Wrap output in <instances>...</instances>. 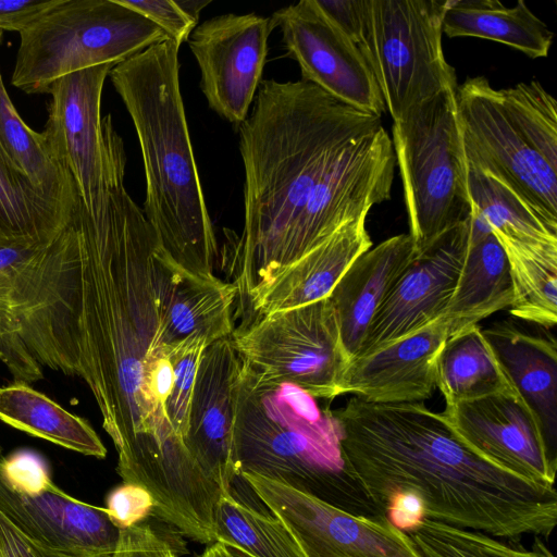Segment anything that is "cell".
<instances>
[{
	"label": "cell",
	"mask_w": 557,
	"mask_h": 557,
	"mask_svg": "<svg viewBox=\"0 0 557 557\" xmlns=\"http://www.w3.org/2000/svg\"><path fill=\"white\" fill-rule=\"evenodd\" d=\"M123 182L100 218L79 201L45 246L26 304L8 311L34 360L87 384L117 467L185 445L165 411L173 370L160 342L159 246Z\"/></svg>",
	"instance_id": "1"
},
{
	"label": "cell",
	"mask_w": 557,
	"mask_h": 557,
	"mask_svg": "<svg viewBox=\"0 0 557 557\" xmlns=\"http://www.w3.org/2000/svg\"><path fill=\"white\" fill-rule=\"evenodd\" d=\"M238 133L244 230L228 231L226 255L250 306L286 269L389 199L396 158L381 117L302 79L261 81Z\"/></svg>",
	"instance_id": "2"
},
{
	"label": "cell",
	"mask_w": 557,
	"mask_h": 557,
	"mask_svg": "<svg viewBox=\"0 0 557 557\" xmlns=\"http://www.w3.org/2000/svg\"><path fill=\"white\" fill-rule=\"evenodd\" d=\"M348 470L384 515L395 493H413L425 518L494 537L549 535L555 485L522 479L484 460L423 403L373 404L356 396L332 410ZM385 516V515H384Z\"/></svg>",
	"instance_id": "3"
},
{
	"label": "cell",
	"mask_w": 557,
	"mask_h": 557,
	"mask_svg": "<svg viewBox=\"0 0 557 557\" xmlns=\"http://www.w3.org/2000/svg\"><path fill=\"white\" fill-rule=\"evenodd\" d=\"M180 46L171 39L150 46L109 76L138 137L146 177L141 211L159 252L182 270L213 275L218 246L181 94Z\"/></svg>",
	"instance_id": "4"
},
{
	"label": "cell",
	"mask_w": 557,
	"mask_h": 557,
	"mask_svg": "<svg viewBox=\"0 0 557 557\" xmlns=\"http://www.w3.org/2000/svg\"><path fill=\"white\" fill-rule=\"evenodd\" d=\"M341 441L332 410L302 388L265 381L242 363L232 434L236 478L259 475L352 515L384 516L350 474Z\"/></svg>",
	"instance_id": "5"
},
{
	"label": "cell",
	"mask_w": 557,
	"mask_h": 557,
	"mask_svg": "<svg viewBox=\"0 0 557 557\" xmlns=\"http://www.w3.org/2000/svg\"><path fill=\"white\" fill-rule=\"evenodd\" d=\"M456 89L443 90L393 121L391 139L417 253L472 213Z\"/></svg>",
	"instance_id": "6"
},
{
	"label": "cell",
	"mask_w": 557,
	"mask_h": 557,
	"mask_svg": "<svg viewBox=\"0 0 557 557\" xmlns=\"http://www.w3.org/2000/svg\"><path fill=\"white\" fill-rule=\"evenodd\" d=\"M18 34L11 83L26 94H48L65 75L116 65L170 39L117 0H57Z\"/></svg>",
	"instance_id": "7"
},
{
	"label": "cell",
	"mask_w": 557,
	"mask_h": 557,
	"mask_svg": "<svg viewBox=\"0 0 557 557\" xmlns=\"http://www.w3.org/2000/svg\"><path fill=\"white\" fill-rule=\"evenodd\" d=\"M446 2L366 0V28L359 49L393 121L458 86L442 45Z\"/></svg>",
	"instance_id": "8"
},
{
	"label": "cell",
	"mask_w": 557,
	"mask_h": 557,
	"mask_svg": "<svg viewBox=\"0 0 557 557\" xmlns=\"http://www.w3.org/2000/svg\"><path fill=\"white\" fill-rule=\"evenodd\" d=\"M230 338L242 363L261 379L294 384L314 398L339 396L349 361L329 297L258 315Z\"/></svg>",
	"instance_id": "9"
},
{
	"label": "cell",
	"mask_w": 557,
	"mask_h": 557,
	"mask_svg": "<svg viewBox=\"0 0 557 557\" xmlns=\"http://www.w3.org/2000/svg\"><path fill=\"white\" fill-rule=\"evenodd\" d=\"M0 511L30 540L69 557H111L121 536L106 508L64 493L27 450L0 458Z\"/></svg>",
	"instance_id": "10"
},
{
	"label": "cell",
	"mask_w": 557,
	"mask_h": 557,
	"mask_svg": "<svg viewBox=\"0 0 557 557\" xmlns=\"http://www.w3.org/2000/svg\"><path fill=\"white\" fill-rule=\"evenodd\" d=\"M467 168L492 176L557 228V168L523 137L487 78H467L456 89Z\"/></svg>",
	"instance_id": "11"
},
{
	"label": "cell",
	"mask_w": 557,
	"mask_h": 557,
	"mask_svg": "<svg viewBox=\"0 0 557 557\" xmlns=\"http://www.w3.org/2000/svg\"><path fill=\"white\" fill-rule=\"evenodd\" d=\"M113 64L74 72L49 88L48 120L41 132L52 157L66 170L86 212L94 219L108 207L112 153L119 138L111 115L101 117L103 85Z\"/></svg>",
	"instance_id": "12"
},
{
	"label": "cell",
	"mask_w": 557,
	"mask_h": 557,
	"mask_svg": "<svg viewBox=\"0 0 557 557\" xmlns=\"http://www.w3.org/2000/svg\"><path fill=\"white\" fill-rule=\"evenodd\" d=\"M239 478L287 527L305 557H420L409 536L384 516L352 515L259 475Z\"/></svg>",
	"instance_id": "13"
},
{
	"label": "cell",
	"mask_w": 557,
	"mask_h": 557,
	"mask_svg": "<svg viewBox=\"0 0 557 557\" xmlns=\"http://www.w3.org/2000/svg\"><path fill=\"white\" fill-rule=\"evenodd\" d=\"M271 20L281 30L287 54L299 65L302 81L356 110L382 117L386 108L360 49L314 0L284 7Z\"/></svg>",
	"instance_id": "14"
},
{
	"label": "cell",
	"mask_w": 557,
	"mask_h": 557,
	"mask_svg": "<svg viewBox=\"0 0 557 557\" xmlns=\"http://www.w3.org/2000/svg\"><path fill=\"white\" fill-rule=\"evenodd\" d=\"M273 27L271 17L228 13L207 20L188 38L209 107L238 126L261 83Z\"/></svg>",
	"instance_id": "15"
},
{
	"label": "cell",
	"mask_w": 557,
	"mask_h": 557,
	"mask_svg": "<svg viewBox=\"0 0 557 557\" xmlns=\"http://www.w3.org/2000/svg\"><path fill=\"white\" fill-rule=\"evenodd\" d=\"M442 413L457 437L484 460L522 479L555 485L557 453L513 387L446 406Z\"/></svg>",
	"instance_id": "16"
},
{
	"label": "cell",
	"mask_w": 557,
	"mask_h": 557,
	"mask_svg": "<svg viewBox=\"0 0 557 557\" xmlns=\"http://www.w3.org/2000/svg\"><path fill=\"white\" fill-rule=\"evenodd\" d=\"M469 233L470 218L416 255L374 315L356 357L410 336L445 317Z\"/></svg>",
	"instance_id": "17"
},
{
	"label": "cell",
	"mask_w": 557,
	"mask_h": 557,
	"mask_svg": "<svg viewBox=\"0 0 557 557\" xmlns=\"http://www.w3.org/2000/svg\"><path fill=\"white\" fill-rule=\"evenodd\" d=\"M230 337L203 350L183 435L189 454L223 492L237 479L232 465V434L242 360Z\"/></svg>",
	"instance_id": "18"
},
{
	"label": "cell",
	"mask_w": 557,
	"mask_h": 557,
	"mask_svg": "<svg viewBox=\"0 0 557 557\" xmlns=\"http://www.w3.org/2000/svg\"><path fill=\"white\" fill-rule=\"evenodd\" d=\"M449 337L445 317L417 333L351 359L339 396L373 404L423 403L436 388V364Z\"/></svg>",
	"instance_id": "19"
},
{
	"label": "cell",
	"mask_w": 557,
	"mask_h": 557,
	"mask_svg": "<svg viewBox=\"0 0 557 557\" xmlns=\"http://www.w3.org/2000/svg\"><path fill=\"white\" fill-rule=\"evenodd\" d=\"M160 342L168 350L198 337L207 345L234 332L232 310L237 288L213 275L180 269L157 251Z\"/></svg>",
	"instance_id": "20"
},
{
	"label": "cell",
	"mask_w": 557,
	"mask_h": 557,
	"mask_svg": "<svg viewBox=\"0 0 557 557\" xmlns=\"http://www.w3.org/2000/svg\"><path fill=\"white\" fill-rule=\"evenodd\" d=\"M416 255L409 234L389 237L360 255L331 292L348 361L359 354L374 315Z\"/></svg>",
	"instance_id": "21"
},
{
	"label": "cell",
	"mask_w": 557,
	"mask_h": 557,
	"mask_svg": "<svg viewBox=\"0 0 557 557\" xmlns=\"http://www.w3.org/2000/svg\"><path fill=\"white\" fill-rule=\"evenodd\" d=\"M510 384L535 416L548 446L557 453V349L550 334L541 335L513 319L482 329Z\"/></svg>",
	"instance_id": "22"
},
{
	"label": "cell",
	"mask_w": 557,
	"mask_h": 557,
	"mask_svg": "<svg viewBox=\"0 0 557 557\" xmlns=\"http://www.w3.org/2000/svg\"><path fill=\"white\" fill-rule=\"evenodd\" d=\"M366 222L367 215L345 224L286 269L249 306L256 317L329 297L351 263L372 247Z\"/></svg>",
	"instance_id": "23"
},
{
	"label": "cell",
	"mask_w": 557,
	"mask_h": 557,
	"mask_svg": "<svg viewBox=\"0 0 557 557\" xmlns=\"http://www.w3.org/2000/svg\"><path fill=\"white\" fill-rule=\"evenodd\" d=\"M513 290L507 256L491 230L470 223L469 242L446 310L449 336L509 308Z\"/></svg>",
	"instance_id": "24"
},
{
	"label": "cell",
	"mask_w": 557,
	"mask_h": 557,
	"mask_svg": "<svg viewBox=\"0 0 557 557\" xmlns=\"http://www.w3.org/2000/svg\"><path fill=\"white\" fill-rule=\"evenodd\" d=\"M443 34L494 40L531 59L547 57L554 39L553 32L523 0L513 7L498 0H447Z\"/></svg>",
	"instance_id": "25"
},
{
	"label": "cell",
	"mask_w": 557,
	"mask_h": 557,
	"mask_svg": "<svg viewBox=\"0 0 557 557\" xmlns=\"http://www.w3.org/2000/svg\"><path fill=\"white\" fill-rule=\"evenodd\" d=\"M0 420L17 430L86 456L104 458L107 449L91 425L27 383L0 387Z\"/></svg>",
	"instance_id": "26"
},
{
	"label": "cell",
	"mask_w": 557,
	"mask_h": 557,
	"mask_svg": "<svg viewBox=\"0 0 557 557\" xmlns=\"http://www.w3.org/2000/svg\"><path fill=\"white\" fill-rule=\"evenodd\" d=\"M76 206L37 189L0 147V245L48 243L66 225Z\"/></svg>",
	"instance_id": "27"
},
{
	"label": "cell",
	"mask_w": 557,
	"mask_h": 557,
	"mask_svg": "<svg viewBox=\"0 0 557 557\" xmlns=\"http://www.w3.org/2000/svg\"><path fill=\"white\" fill-rule=\"evenodd\" d=\"M513 387L475 325L449 336L436 364V388L446 406Z\"/></svg>",
	"instance_id": "28"
},
{
	"label": "cell",
	"mask_w": 557,
	"mask_h": 557,
	"mask_svg": "<svg viewBox=\"0 0 557 557\" xmlns=\"http://www.w3.org/2000/svg\"><path fill=\"white\" fill-rule=\"evenodd\" d=\"M508 260L513 299L508 308L519 320L545 330L557 322V243L499 240Z\"/></svg>",
	"instance_id": "29"
},
{
	"label": "cell",
	"mask_w": 557,
	"mask_h": 557,
	"mask_svg": "<svg viewBox=\"0 0 557 557\" xmlns=\"http://www.w3.org/2000/svg\"><path fill=\"white\" fill-rule=\"evenodd\" d=\"M0 147L37 189L72 208L82 201L71 174L52 157L42 134L28 127L17 113L1 69Z\"/></svg>",
	"instance_id": "30"
},
{
	"label": "cell",
	"mask_w": 557,
	"mask_h": 557,
	"mask_svg": "<svg viewBox=\"0 0 557 557\" xmlns=\"http://www.w3.org/2000/svg\"><path fill=\"white\" fill-rule=\"evenodd\" d=\"M214 542L233 546L250 557H305L287 527L239 500L233 490L223 492L214 509Z\"/></svg>",
	"instance_id": "31"
},
{
	"label": "cell",
	"mask_w": 557,
	"mask_h": 557,
	"mask_svg": "<svg viewBox=\"0 0 557 557\" xmlns=\"http://www.w3.org/2000/svg\"><path fill=\"white\" fill-rule=\"evenodd\" d=\"M472 208L499 240L521 244L557 243V228L498 180L468 169Z\"/></svg>",
	"instance_id": "32"
},
{
	"label": "cell",
	"mask_w": 557,
	"mask_h": 557,
	"mask_svg": "<svg viewBox=\"0 0 557 557\" xmlns=\"http://www.w3.org/2000/svg\"><path fill=\"white\" fill-rule=\"evenodd\" d=\"M406 534L420 557H555L539 539L527 549L479 531L428 518Z\"/></svg>",
	"instance_id": "33"
},
{
	"label": "cell",
	"mask_w": 557,
	"mask_h": 557,
	"mask_svg": "<svg viewBox=\"0 0 557 557\" xmlns=\"http://www.w3.org/2000/svg\"><path fill=\"white\" fill-rule=\"evenodd\" d=\"M502 104L528 143L557 168V102L537 81L498 89Z\"/></svg>",
	"instance_id": "34"
},
{
	"label": "cell",
	"mask_w": 557,
	"mask_h": 557,
	"mask_svg": "<svg viewBox=\"0 0 557 557\" xmlns=\"http://www.w3.org/2000/svg\"><path fill=\"white\" fill-rule=\"evenodd\" d=\"M46 245H0V308L14 311L26 304Z\"/></svg>",
	"instance_id": "35"
},
{
	"label": "cell",
	"mask_w": 557,
	"mask_h": 557,
	"mask_svg": "<svg viewBox=\"0 0 557 557\" xmlns=\"http://www.w3.org/2000/svg\"><path fill=\"white\" fill-rule=\"evenodd\" d=\"M207 346L203 339L190 337L168 350L173 383L165 411L172 428L182 438L187 428L197 370Z\"/></svg>",
	"instance_id": "36"
},
{
	"label": "cell",
	"mask_w": 557,
	"mask_h": 557,
	"mask_svg": "<svg viewBox=\"0 0 557 557\" xmlns=\"http://www.w3.org/2000/svg\"><path fill=\"white\" fill-rule=\"evenodd\" d=\"M159 27L171 40L182 45L197 26L174 0H117Z\"/></svg>",
	"instance_id": "37"
},
{
	"label": "cell",
	"mask_w": 557,
	"mask_h": 557,
	"mask_svg": "<svg viewBox=\"0 0 557 557\" xmlns=\"http://www.w3.org/2000/svg\"><path fill=\"white\" fill-rule=\"evenodd\" d=\"M110 519L120 529H126L138 523L153 513L154 503L150 493L144 487L124 483L115 487L107 497Z\"/></svg>",
	"instance_id": "38"
},
{
	"label": "cell",
	"mask_w": 557,
	"mask_h": 557,
	"mask_svg": "<svg viewBox=\"0 0 557 557\" xmlns=\"http://www.w3.org/2000/svg\"><path fill=\"white\" fill-rule=\"evenodd\" d=\"M0 360L15 381L32 383L42 379L41 366L27 352L7 310L0 308Z\"/></svg>",
	"instance_id": "39"
},
{
	"label": "cell",
	"mask_w": 557,
	"mask_h": 557,
	"mask_svg": "<svg viewBox=\"0 0 557 557\" xmlns=\"http://www.w3.org/2000/svg\"><path fill=\"white\" fill-rule=\"evenodd\" d=\"M111 557H176L171 543L141 522L121 529L117 547Z\"/></svg>",
	"instance_id": "40"
},
{
	"label": "cell",
	"mask_w": 557,
	"mask_h": 557,
	"mask_svg": "<svg viewBox=\"0 0 557 557\" xmlns=\"http://www.w3.org/2000/svg\"><path fill=\"white\" fill-rule=\"evenodd\" d=\"M326 18L358 48L366 28V0H314Z\"/></svg>",
	"instance_id": "41"
},
{
	"label": "cell",
	"mask_w": 557,
	"mask_h": 557,
	"mask_svg": "<svg viewBox=\"0 0 557 557\" xmlns=\"http://www.w3.org/2000/svg\"><path fill=\"white\" fill-rule=\"evenodd\" d=\"M1 557H69L47 548L21 532L0 511Z\"/></svg>",
	"instance_id": "42"
},
{
	"label": "cell",
	"mask_w": 557,
	"mask_h": 557,
	"mask_svg": "<svg viewBox=\"0 0 557 557\" xmlns=\"http://www.w3.org/2000/svg\"><path fill=\"white\" fill-rule=\"evenodd\" d=\"M383 511L386 519L404 533L413 531L425 519L422 502L409 492L391 495L384 504Z\"/></svg>",
	"instance_id": "43"
},
{
	"label": "cell",
	"mask_w": 557,
	"mask_h": 557,
	"mask_svg": "<svg viewBox=\"0 0 557 557\" xmlns=\"http://www.w3.org/2000/svg\"><path fill=\"white\" fill-rule=\"evenodd\" d=\"M57 0H0V45L4 32H22Z\"/></svg>",
	"instance_id": "44"
},
{
	"label": "cell",
	"mask_w": 557,
	"mask_h": 557,
	"mask_svg": "<svg viewBox=\"0 0 557 557\" xmlns=\"http://www.w3.org/2000/svg\"><path fill=\"white\" fill-rule=\"evenodd\" d=\"M199 557H250L244 552L233 547L225 545L223 543L213 542L209 547H207Z\"/></svg>",
	"instance_id": "45"
},
{
	"label": "cell",
	"mask_w": 557,
	"mask_h": 557,
	"mask_svg": "<svg viewBox=\"0 0 557 557\" xmlns=\"http://www.w3.org/2000/svg\"><path fill=\"white\" fill-rule=\"evenodd\" d=\"M180 8L196 23H198V17L201 10L207 7L211 1H202V0H180L176 1Z\"/></svg>",
	"instance_id": "46"
},
{
	"label": "cell",
	"mask_w": 557,
	"mask_h": 557,
	"mask_svg": "<svg viewBox=\"0 0 557 557\" xmlns=\"http://www.w3.org/2000/svg\"><path fill=\"white\" fill-rule=\"evenodd\" d=\"M1 457H2V455H1V447H0V458H1Z\"/></svg>",
	"instance_id": "47"
},
{
	"label": "cell",
	"mask_w": 557,
	"mask_h": 557,
	"mask_svg": "<svg viewBox=\"0 0 557 557\" xmlns=\"http://www.w3.org/2000/svg\"><path fill=\"white\" fill-rule=\"evenodd\" d=\"M1 557V556H0Z\"/></svg>",
	"instance_id": "48"
}]
</instances>
